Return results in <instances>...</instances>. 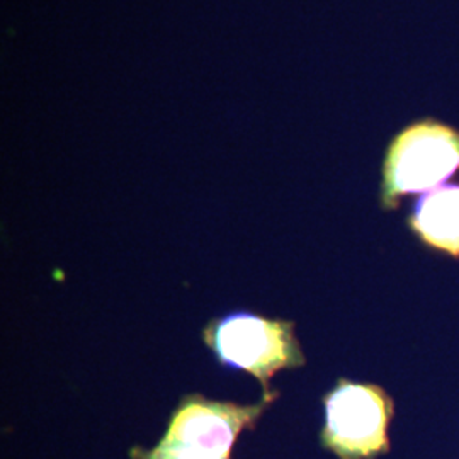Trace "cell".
Returning <instances> with one entry per match:
<instances>
[{
    "label": "cell",
    "mask_w": 459,
    "mask_h": 459,
    "mask_svg": "<svg viewBox=\"0 0 459 459\" xmlns=\"http://www.w3.org/2000/svg\"><path fill=\"white\" fill-rule=\"evenodd\" d=\"M203 341L220 364L255 377L263 394H271V379L282 369L305 364L295 324L257 313L235 312L210 320Z\"/></svg>",
    "instance_id": "cell-1"
},
{
    "label": "cell",
    "mask_w": 459,
    "mask_h": 459,
    "mask_svg": "<svg viewBox=\"0 0 459 459\" xmlns=\"http://www.w3.org/2000/svg\"><path fill=\"white\" fill-rule=\"evenodd\" d=\"M459 170V132L437 119L405 126L386 148L381 169V206L396 210L400 199L441 187Z\"/></svg>",
    "instance_id": "cell-2"
},
{
    "label": "cell",
    "mask_w": 459,
    "mask_h": 459,
    "mask_svg": "<svg viewBox=\"0 0 459 459\" xmlns=\"http://www.w3.org/2000/svg\"><path fill=\"white\" fill-rule=\"evenodd\" d=\"M324 407L320 443L337 458L377 459L390 451L394 402L383 388L341 379L324 396Z\"/></svg>",
    "instance_id": "cell-3"
},
{
    "label": "cell",
    "mask_w": 459,
    "mask_h": 459,
    "mask_svg": "<svg viewBox=\"0 0 459 459\" xmlns=\"http://www.w3.org/2000/svg\"><path fill=\"white\" fill-rule=\"evenodd\" d=\"M279 392L263 394L257 403L210 400L199 394L182 396L170 413L160 443L174 444L201 453L230 458L244 430H252L276 400Z\"/></svg>",
    "instance_id": "cell-4"
},
{
    "label": "cell",
    "mask_w": 459,
    "mask_h": 459,
    "mask_svg": "<svg viewBox=\"0 0 459 459\" xmlns=\"http://www.w3.org/2000/svg\"><path fill=\"white\" fill-rule=\"evenodd\" d=\"M409 221L427 246L459 257V182L444 184L419 197Z\"/></svg>",
    "instance_id": "cell-5"
},
{
    "label": "cell",
    "mask_w": 459,
    "mask_h": 459,
    "mask_svg": "<svg viewBox=\"0 0 459 459\" xmlns=\"http://www.w3.org/2000/svg\"><path fill=\"white\" fill-rule=\"evenodd\" d=\"M130 458L132 459H230L220 458L208 453H201L195 449H187L181 446L174 444L159 443L153 447H142V446H133L130 449Z\"/></svg>",
    "instance_id": "cell-6"
}]
</instances>
